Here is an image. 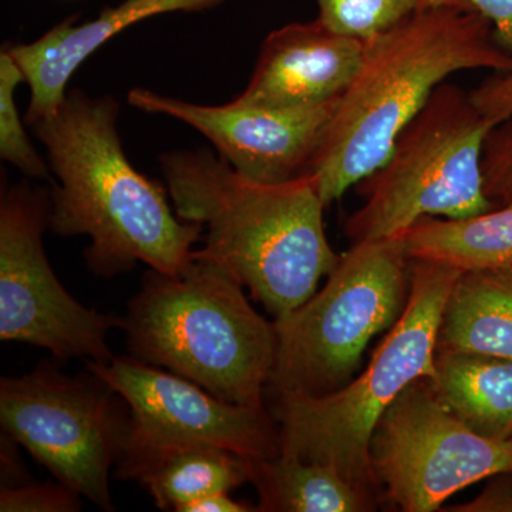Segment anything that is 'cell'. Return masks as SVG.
<instances>
[{
	"label": "cell",
	"mask_w": 512,
	"mask_h": 512,
	"mask_svg": "<svg viewBox=\"0 0 512 512\" xmlns=\"http://www.w3.org/2000/svg\"><path fill=\"white\" fill-rule=\"evenodd\" d=\"M119 114L114 97L76 89L33 124L56 177L49 229L60 237L87 235V268L100 278L124 274L137 262L178 274L190 264L204 227L181 220L168 204L167 187L128 161Z\"/></svg>",
	"instance_id": "obj_1"
},
{
	"label": "cell",
	"mask_w": 512,
	"mask_h": 512,
	"mask_svg": "<svg viewBox=\"0 0 512 512\" xmlns=\"http://www.w3.org/2000/svg\"><path fill=\"white\" fill-rule=\"evenodd\" d=\"M160 165L178 217L207 231L200 254L228 268L275 319L312 298L338 265L313 175L255 183L208 148L168 151Z\"/></svg>",
	"instance_id": "obj_2"
},
{
	"label": "cell",
	"mask_w": 512,
	"mask_h": 512,
	"mask_svg": "<svg viewBox=\"0 0 512 512\" xmlns=\"http://www.w3.org/2000/svg\"><path fill=\"white\" fill-rule=\"evenodd\" d=\"M512 69L493 23L463 0L417 10L367 40L308 174L328 205L386 161L396 138L450 74Z\"/></svg>",
	"instance_id": "obj_3"
},
{
	"label": "cell",
	"mask_w": 512,
	"mask_h": 512,
	"mask_svg": "<svg viewBox=\"0 0 512 512\" xmlns=\"http://www.w3.org/2000/svg\"><path fill=\"white\" fill-rule=\"evenodd\" d=\"M244 284L194 251L175 275L148 269L121 329L131 356L191 380L218 399L265 409L275 323L252 308Z\"/></svg>",
	"instance_id": "obj_4"
},
{
	"label": "cell",
	"mask_w": 512,
	"mask_h": 512,
	"mask_svg": "<svg viewBox=\"0 0 512 512\" xmlns=\"http://www.w3.org/2000/svg\"><path fill=\"white\" fill-rule=\"evenodd\" d=\"M410 261L406 306L362 375L323 396L274 393L281 453L329 464L372 498L379 487L370 463L373 431L410 384L434 376L444 308L463 272L437 262Z\"/></svg>",
	"instance_id": "obj_5"
},
{
	"label": "cell",
	"mask_w": 512,
	"mask_h": 512,
	"mask_svg": "<svg viewBox=\"0 0 512 512\" xmlns=\"http://www.w3.org/2000/svg\"><path fill=\"white\" fill-rule=\"evenodd\" d=\"M493 127L470 93L441 83L386 161L360 181L357 192L365 202L345 224L352 244L402 237L421 218L493 210L481 173L484 141Z\"/></svg>",
	"instance_id": "obj_6"
},
{
	"label": "cell",
	"mask_w": 512,
	"mask_h": 512,
	"mask_svg": "<svg viewBox=\"0 0 512 512\" xmlns=\"http://www.w3.org/2000/svg\"><path fill=\"white\" fill-rule=\"evenodd\" d=\"M410 264L403 235L340 256L322 291L275 319L272 392L323 396L348 384L370 340L402 315Z\"/></svg>",
	"instance_id": "obj_7"
},
{
	"label": "cell",
	"mask_w": 512,
	"mask_h": 512,
	"mask_svg": "<svg viewBox=\"0 0 512 512\" xmlns=\"http://www.w3.org/2000/svg\"><path fill=\"white\" fill-rule=\"evenodd\" d=\"M130 423L126 400L87 369L72 377L43 362L0 380L3 433L104 511H114L110 473L123 456Z\"/></svg>",
	"instance_id": "obj_8"
},
{
	"label": "cell",
	"mask_w": 512,
	"mask_h": 512,
	"mask_svg": "<svg viewBox=\"0 0 512 512\" xmlns=\"http://www.w3.org/2000/svg\"><path fill=\"white\" fill-rule=\"evenodd\" d=\"M50 191L3 185L0 198V340L46 349L57 360L109 363L107 336L123 318L87 308L60 284L43 247Z\"/></svg>",
	"instance_id": "obj_9"
},
{
	"label": "cell",
	"mask_w": 512,
	"mask_h": 512,
	"mask_svg": "<svg viewBox=\"0 0 512 512\" xmlns=\"http://www.w3.org/2000/svg\"><path fill=\"white\" fill-rule=\"evenodd\" d=\"M84 365L130 407V434L114 468L117 480H136L148 463L178 447L217 446L254 460L281 453L279 431L266 409L224 402L134 356L113 357L109 363L84 360Z\"/></svg>",
	"instance_id": "obj_10"
},
{
	"label": "cell",
	"mask_w": 512,
	"mask_h": 512,
	"mask_svg": "<svg viewBox=\"0 0 512 512\" xmlns=\"http://www.w3.org/2000/svg\"><path fill=\"white\" fill-rule=\"evenodd\" d=\"M377 483L406 512L439 510L458 491L512 474V439L481 436L450 412L430 379L410 384L370 440Z\"/></svg>",
	"instance_id": "obj_11"
},
{
	"label": "cell",
	"mask_w": 512,
	"mask_h": 512,
	"mask_svg": "<svg viewBox=\"0 0 512 512\" xmlns=\"http://www.w3.org/2000/svg\"><path fill=\"white\" fill-rule=\"evenodd\" d=\"M340 97L292 109L238 104L202 106L133 89L130 106L183 121L208 138L218 156L255 183L282 184L308 174L330 126Z\"/></svg>",
	"instance_id": "obj_12"
},
{
	"label": "cell",
	"mask_w": 512,
	"mask_h": 512,
	"mask_svg": "<svg viewBox=\"0 0 512 512\" xmlns=\"http://www.w3.org/2000/svg\"><path fill=\"white\" fill-rule=\"evenodd\" d=\"M365 40L326 28L319 19L289 23L266 36L238 104L265 109L315 106L338 99L355 79Z\"/></svg>",
	"instance_id": "obj_13"
},
{
	"label": "cell",
	"mask_w": 512,
	"mask_h": 512,
	"mask_svg": "<svg viewBox=\"0 0 512 512\" xmlns=\"http://www.w3.org/2000/svg\"><path fill=\"white\" fill-rule=\"evenodd\" d=\"M225 2L227 0H124L114 8L101 10L96 19L82 25H77V16H70L35 42L6 46L30 89L25 123L32 127L55 113L80 64L123 30L153 16L204 12Z\"/></svg>",
	"instance_id": "obj_14"
},
{
	"label": "cell",
	"mask_w": 512,
	"mask_h": 512,
	"mask_svg": "<svg viewBox=\"0 0 512 512\" xmlns=\"http://www.w3.org/2000/svg\"><path fill=\"white\" fill-rule=\"evenodd\" d=\"M437 349L512 360V264L461 272L448 295Z\"/></svg>",
	"instance_id": "obj_15"
},
{
	"label": "cell",
	"mask_w": 512,
	"mask_h": 512,
	"mask_svg": "<svg viewBox=\"0 0 512 512\" xmlns=\"http://www.w3.org/2000/svg\"><path fill=\"white\" fill-rule=\"evenodd\" d=\"M430 383L470 429L488 439H512V360L437 349Z\"/></svg>",
	"instance_id": "obj_16"
},
{
	"label": "cell",
	"mask_w": 512,
	"mask_h": 512,
	"mask_svg": "<svg viewBox=\"0 0 512 512\" xmlns=\"http://www.w3.org/2000/svg\"><path fill=\"white\" fill-rule=\"evenodd\" d=\"M414 261L437 262L460 271L512 264V204L466 218H421L403 235Z\"/></svg>",
	"instance_id": "obj_17"
},
{
	"label": "cell",
	"mask_w": 512,
	"mask_h": 512,
	"mask_svg": "<svg viewBox=\"0 0 512 512\" xmlns=\"http://www.w3.org/2000/svg\"><path fill=\"white\" fill-rule=\"evenodd\" d=\"M258 511L359 512L373 508L372 497L350 484L335 467L291 454L252 461Z\"/></svg>",
	"instance_id": "obj_18"
},
{
	"label": "cell",
	"mask_w": 512,
	"mask_h": 512,
	"mask_svg": "<svg viewBox=\"0 0 512 512\" xmlns=\"http://www.w3.org/2000/svg\"><path fill=\"white\" fill-rule=\"evenodd\" d=\"M252 461L217 446L178 447L148 463L134 481L146 488L158 510L178 512L204 495L251 483Z\"/></svg>",
	"instance_id": "obj_19"
},
{
	"label": "cell",
	"mask_w": 512,
	"mask_h": 512,
	"mask_svg": "<svg viewBox=\"0 0 512 512\" xmlns=\"http://www.w3.org/2000/svg\"><path fill=\"white\" fill-rule=\"evenodd\" d=\"M25 82L22 70L8 50L0 53V157L26 177L55 184L50 165L37 153L23 126L15 93Z\"/></svg>",
	"instance_id": "obj_20"
},
{
	"label": "cell",
	"mask_w": 512,
	"mask_h": 512,
	"mask_svg": "<svg viewBox=\"0 0 512 512\" xmlns=\"http://www.w3.org/2000/svg\"><path fill=\"white\" fill-rule=\"evenodd\" d=\"M319 20L326 28L355 39L382 35L434 0H318Z\"/></svg>",
	"instance_id": "obj_21"
},
{
	"label": "cell",
	"mask_w": 512,
	"mask_h": 512,
	"mask_svg": "<svg viewBox=\"0 0 512 512\" xmlns=\"http://www.w3.org/2000/svg\"><path fill=\"white\" fill-rule=\"evenodd\" d=\"M481 173L494 207L512 204V117L491 128L484 141Z\"/></svg>",
	"instance_id": "obj_22"
},
{
	"label": "cell",
	"mask_w": 512,
	"mask_h": 512,
	"mask_svg": "<svg viewBox=\"0 0 512 512\" xmlns=\"http://www.w3.org/2000/svg\"><path fill=\"white\" fill-rule=\"evenodd\" d=\"M82 510V495L60 483H25L0 490L2 512H77Z\"/></svg>",
	"instance_id": "obj_23"
},
{
	"label": "cell",
	"mask_w": 512,
	"mask_h": 512,
	"mask_svg": "<svg viewBox=\"0 0 512 512\" xmlns=\"http://www.w3.org/2000/svg\"><path fill=\"white\" fill-rule=\"evenodd\" d=\"M478 111L491 124L503 123L512 117V69L495 72L470 93Z\"/></svg>",
	"instance_id": "obj_24"
},
{
	"label": "cell",
	"mask_w": 512,
	"mask_h": 512,
	"mask_svg": "<svg viewBox=\"0 0 512 512\" xmlns=\"http://www.w3.org/2000/svg\"><path fill=\"white\" fill-rule=\"evenodd\" d=\"M436 3L444 0H434ZM493 23L498 40L512 52V0H463Z\"/></svg>",
	"instance_id": "obj_25"
},
{
	"label": "cell",
	"mask_w": 512,
	"mask_h": 512,
	"mask_svg": "<svg viewBox=\"0 0 512 512\" xmlns=\"http://www.w3.org/2000/svg\"><path fill=\"white\" fill-rule=\"evenodd\" d=\"M258 511L256 505L242 503L231 498L229 493H214L185 504L178 512H249Z\"/></svg>",
	"instance_id": "obj_26"
},
{
	"label": "cell",
	"mask_w": 512,
	"mask_h": 512,
	"mask_svg": "<svg viewBox=\"0 0 512 512\" xmlns=\"http://www.w3.org/2000/svg\"><path fill=\"white\" fill-rule=\"evenodd\" d=\"M16 444L18 443L8 434L2 437V487L28 483V474L23 470L15 451Z\"/></svg>",
	"instance_id": "obj_27"
}]
</instances>
